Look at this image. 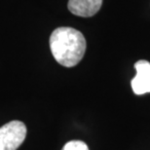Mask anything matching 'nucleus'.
<instances>
[{
    "mask_svg": "<svg viewBox=\"0 0 150 150\" xmlns=\"http://www.w3.org/2000/svg\"><path fill=\"white\" fill-rule=\"evenodd\" d=\"M101 4L103 0H69L67 7L75 16L89 18L98 13Z\"/></svg>",
    "mask_w": 150,
    "mask_h": 150,
    "instance_id": "3",
    "label": "nucleus"
},
{
    "mask_svg": "<svg viewBox=\"0 0 150 150\" xmlns=\"http://www.w3.org/2000/svg\"><path fill=\"white\" fill-rule=\"evenodd\" d=\"M137 76L150 81V62L147 61H139L134 64Z\"/></svg>",
    "mask_w": 150,
    "mask_h": 150,
    "instance_id": "5",
    "label": "nucleus"
},
{
    "mask_svg": "<svg viewBox=\"0 0 150 150\" xmlns=\"http://www.w3.org/2000/svg\"><path fill=\"white\" fill-rule=\"evenodd\" d=\"M84 35L72 28H59L50 36V49L55 59L65 67H75L86 52Z\"/></svg>",
    "mask_w": 150,
    "mask_h": 150,
    "instance_id": "1",
    "label": "nucleus"
},
{
    "mask_svg": "<svg viewBox=\"0 0 150 150\" xmlns=\"http://www.w3.org/2000/svg\"><path fill=\"white\" fill-rule=\"evenodd\" d=\"M132 89L136 95H144L150 93V81H147L139 76H134L131 82Z\"/></svg>",
    "mask_w": 150,
    "mask_h": 150,
    "instance_id": "4",
    "label": "nucleus"
},
{
    "mask_svg": "<svg viewBox=\"0 0 150 150\" xmlns=\"http://www.w3.org/2000/svg\"><path fill=\"white\" fill-rule=\"evenodd\" d=\"M26 136V127L21 121H11L0 128V150H17Z\"/></svg>",
    "mask_w": 150,
    "mask_h": 150,
    "instance_id": "2",
    "label": "nucleus"
},
{
    "mask_svg": "<svg viewBox=\"0 0 150 150\" xmlns=\"http://www.w3.org/2000/svg\"><path fill=\"white\" fill-rule=\"evenodd\" d=\"M62 150H89V147L85 142L81 140H70Z\"/></svg>",
    "mask_w": 150,
    "mask_h": 150,
    "instance_id": "6",
    "label": "nucleus"
}]
</instances>
